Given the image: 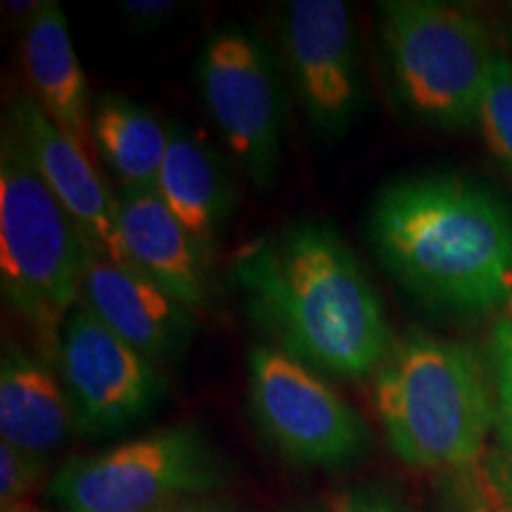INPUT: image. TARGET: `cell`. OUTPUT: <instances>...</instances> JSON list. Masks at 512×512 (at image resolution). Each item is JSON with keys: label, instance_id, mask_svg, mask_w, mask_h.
Returning a JSON list of instances; mask_svg holds the SVG:
<instances>
[{"label": "cell", "instance_id": "cell-1", "mask_svg": "<svg viewBox=\"0 0 512 512\" xmlns=\"http://www.w3.org/2000/svg\"><path fill=\"white\" fill-rule=\"evenodd\" d=\"M254 318L304 366L344 380L377 375L392 354L382 302L335 230L292 223L233 264Z\"/></svg>", "mask_w": 512, "mask_h": 512}, {"label": "cell", "instance_id": "cell-2", "mask_svg": "<svg viewBox=\"0 0 512 512\" xmlns=\"http://www.w3.org/2000/svg\"><path fill=\"white\" fill-rule=\"evenodd\" d=\"M377 259L408 292L460 316L512 313V211L458 176L387 185L370 211Z\"/></svg>", "mask_w": 512, "mask_h": 512}, {"label": "cell", "instance_id": "cell-3", "mask_svg": "<svg viewBox=\"0 0 512 512\" xmlns=\"http://www.w3.org/2000/svg\"><path fill=\"white\" fill-rule=\"evenodd\" d=\"M375 406L389 444L418 470H467L496 422L479 356L427 335L396 344L375 375Z\"/></svg>", "mask_w": 512, "mask_h": 512}, {"label": "cell", "instance_id": "cell-4", "mask_svg": "<svg viewBox=\"0 0 512 512\" xmlns=\"http://www.w3.org/2000/svg\"><path fill=\"white\" fill-rule=\"evenodd\" d=\"M91 247L5 124L0 145V283L8 304L57 354L64 320L81 302Z\"/></svg>", "mask_w": 512, "mask_h": 512}, {"label": "cell", "instance_id": "cell-5", "mask_svg": "<svg viewBox=\"0 0 512 512\" xmlns=\"http://www.w3.org/2000/svg\"><path fill=\"white\" fill-rule=\"evenodd\" d=\"M380 17L401 105L446 131L477 124L498 50L475 12L437 0H392L380 5Z\"/></svg>", "mask_w": 512, "mask_h": 512}, {"label": "cell", "instance_id": "cell-6", "mask_svg": "<svg viewBox=\"0 0 512 512\" xmlns=\"http://www.w3.org/2000/svg\"><path fill=\"white\" fill-rule=\"evenodd\" d=\"M226 477L216 448L192 427H164L95 456L67 460L50 479L62 512H162Z\"/></svg>", "mask_w": 512, "mask_h": 512}, {"label": "cell", "instance_id": "cell-7", "mask_svg": "<svg viewBox=\"0 0 512 512\" xmlns=\"http://www.w3.org/2000/svg\"><path fill=\"white\" fill-rule=\"evenodd\" d=\"M249 401L261 432L302 465H342L368 448L354 408L302 361L271 347L249 351Z\"/></svg>", "mask_w": 512, "mask_h": 512}, {"label": "cell", "instance_id": "cell-8", "mask_svg": "<svg viewBox=\"0 0 512 512\" xmlns=\"http://www.w3.org/2000/svg\"><path fill=\"white\" fill-rule=\"evenodd\" d=\"M200 88L228 150L254 185L278 178L283 147V95L266 48L245 29L209 38L200 57Z\"/></svg>", "mask_w": 512, "mask_h": 512}, {"label": "cell", "instance_id": "cell-9", "mask_svg": "<svg viewBox=\"0 0 512 512\" xmlns=\"http://www.w3.org/2000/svg\"><path fill=\"white\" fill-rule=\"evenodd\" d=\"M55 356L76 427L86 434L128 430L147 418L164 394L157 363L114 335L81 302L64 320Z\"/></svg>", "mask_w": 512, "mask_h": 512}, {"label": "cell", "instance_id": "cell-10", "mask_svg": "<svg viewBox=\"0 0 512 512\" xmlns=\"http://www.w3.org/2000/svg\"><path fill=\"white\" fill-rule=\"evenodd\" d=\"M285 53L311 126L335 138L361 110L354 17L342 0H292L285 10Z\"/></svg>", "mask_w": 512, "mask_h": 512}, {"label": "cell", "instance_id": "cell-11", "mask_svg": "<svg viewBox=\"0 0 512 512\" xmlns=\"http://www.w3.org/2000/svg\"><path fill=\"white\" fill-rule=\"evenodd\" d=\"M5 124L15 131L31 164L79 226L91 252L128 266L119 235L117 195L95 169L86 147L64 133L31 95L12 102Z\"/></svg>", "mask_w": 512, "mask_h": 512}, {"label": "cell", "instance_id": "cell-12", "mask_svg": "<svg viewBox=\"0 0 512 512\" xmlns=\"http://www.w3.org/2000/svg\"><path fill=\"white\" fill-rule=\"evenodd\" d=\"M81 304L157 366L174 358L192 332V320L183 304L136 268L95 252H88L86 259Z\"/></svg>", "mask_w": 512, "mask_h": 512}, {"label": "cell", "instance_id": "cell-13", "mask_svg": "<svg viewBox=\"0 0 512 512\" xmlns=\"http://www.w3.org/2000/svg\"><path fill=\"white\" fill-rule=\"evenodd\" d=\"M119 235L128 266L162 287L185 309L207 302V256L157 190L117 192Z\"/></svg>", "mask_w": 512, "mask_h": 512}, {"label": "cell", "instance_id": "cell-14", "mask_svg": "<svg viewBox=\"0 0 512 512\" xmlns=\"http://www.w3.org/2000/svg\"><path fill=\"white\" fill-rule=\"evenodd\" d=\"M22 60L41 110L86 147L93 138L88 121V86L76 57L69 22L60 3L43 0L24 27Z\"/></svg>", "mask_w": 512, "mask_h": 512}, {"label": "cell", "instance_id": "cell-15", "mask_svg": "<svg viewBox=\"0 0 512 512\" xmlns=\"http://www.w3.org/2000/svg\"><path fill=\"white\" fill-rule=\"evenodd\" d=\"M69 394L46 363L5 347L0 363V441L46 458L72 432Z\"/></svg>", "mask_w": 512, "mask_h": 512}, {"label": "cell", "instance_id": "cell-16", "mask_svg": "<svg viewBox=\"0 0 512 512\" xmlns=\"http://www.w3.org/2000/svg\"><path fill=\"white\" fill-rule=\"evenodd\" d=\"M157 192L207 256L230 207V185L214 150L183 124H169Z\"/></svg>", "mask_w": 512, "mask_h": 512}, {"label": "cell", "instance_id": "cell-17", "mask_svg": "<svg viewBox=\"0 0 512 512\" xmlns=\"http://www.w3.org/2000/svg\"><path fill=\"white\" fill-rule=\"evenodd\" d=\"M91 133L100 159L124 188L157 190L169 147V124L124 95H105L95 105Z\"/></svg>", "mask_w": 512, "mask_h": 512}, {"label": "cell", "instance_id": "cell-18", "mask_svg": "<svg viewBox=\"0 0 512 512\" xmlns=\"http://www.w3.org/2000/svg\"><path fill=\"white\" fill-rule=\"evenodd\" d=\"M494 157L512 171V60L498 50L477 119Z\"/></svg>", "mask_w": 512, "mask_h": 512}, {"label": "cell", "instance_id": "cell-19", "mask_svg": "<svg viewBox=\"0 0 512 512\" xmlns=\"http://www.w3.org/2000/svg\"><path fill=\"white\" fill-rule=\"evenodd\" d=\"M43 460L22 451V448L0 441V505L3 512H15L24 508L27 498L38 477L43 472Z\"/></svg>", "mask_w": 512, "mask_h": 512}, {"label": "cell", "instance_id": "cell-20", "mask_svg": "<svg viewBox=\"0 0 512 512\" xmlns=\"http://www.w3.org/2000/svg\"><path fill=\"white\" fill-rule=\"evenodd\" d=\"M496 370V422L505 460L512 465V318H503L494 330Z\"/></svg>", "mask_w": 512, "mask_h": 512}, {"label": "cell", "instance_id": "cell-21", "mask_svg": "<svg viewBox=\"0 0 512 512\" xmlns=\"http://www.w3.org/2000/svg\"><path fill=\"white\" fill-rule=\"evenodd\" d=\"M330 512H406V508L382 491L351 489L332 498Z\"/></svg>", "mask_w": 512, "mask_h": 512}, {"label": "cell", "instance_id": "cell-22", "mask_svg": "<svg viewBox=\"0 0 512 512\" xmlns=\"http://www.w3.org/2000/svg\"><path fill=\"white\" fill-rule=\"evenodd\" d=\"M121 10L136 27H157L178 12L176 0H124Z\"/></svg>", "mask_w": 512, "mask_h": 512}, {"label": "cell", "instance_id": "cell-23", "mask_svg": "<svg viewBox=\"0 0 512 512\" xmlns=\"http://www.w3.org/2000/svg\"><path fill=\"white\" fill-rule=\"evenodd\" d=\"M162 512H223V510L211 508V505H174V508H166Z\"/></svg>", "mask_w": 512, "mask_h": 512}, {"label": "cell", "instance_id": "cell-24", "mask_svg": "<svg viewBox=\"0 0 512 512\" xmlns=\"http://www.w3.org/2000/svg\"><path fill=\"white\" fill-rule=\"evenodd\" d=\"M486 512H512V508H494V510H486Z\"/></svg>", "mask_w": 512, "mask_h": 512}, {"label": "cell", "instance_id": "cell-25", "mask_svg": "<svg viewBox=\"0 0 512 512\" xmlns=\"http://www.w3.org/2000/svg\"><path fill=\"white\" fill-rule=\"evenodd\" d=\"M15 512H27V508H22V510H15Z\"/></svg>", "mask_w": 512, "mask_h": 512}, {"label": "cell", "instance_id": "cell-26", "mask_svg": "<svg viewBox=\"0 0 512 512\" xmlns=\"http://www.w3.org/2000/svg\"><path fill=\"white\" fill-rule=\"evenodd\" d=\"M27 512H34V510H29V508H27ZM60 512H62V510H60Z\"/></svg>", "mask_w": 512, "mask_h": 512}]
</instances>
